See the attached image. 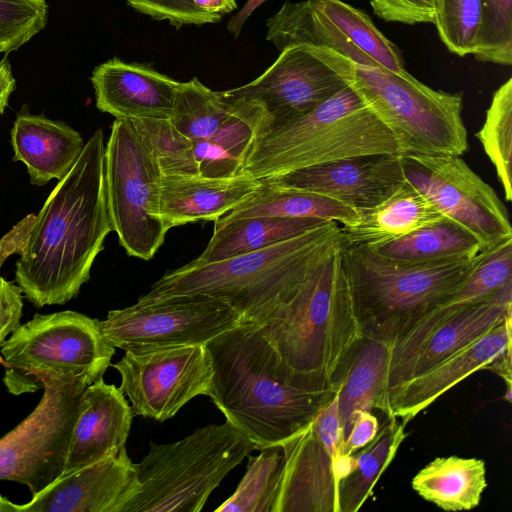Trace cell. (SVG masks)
Here are the masks:
<instances>
[{"label":"cell","mask_w":512,"mask_h":512,"mask_svg":"<svg viewBox=\"0 0 512 512\" xmlns=\"http://www.w3.org/2000/svg\"><path fill=\"white\" fill-rule=\"evenodd\" d=\"M282 47L301 45L329 66L394 135L401 155L461 156L468 149L461 93L435 90L388 70L347 39L310 0L292 4Z\"/></svg>","instance_id":"6da1fadb"},{"label":"cell","mask_w":512,"mask_h":512,"mask_svg":"<svg viewBox=\"0 0 512 512\" xmlns=\"http://www.w3.org/2000/svg\"><path fill=\"white\" fill-rule=\"evenodd\" d=\"M104 153V135L98 129L36 215L15 270L17 285L36 307L75 298L112 231Z\"/></svg>","instance_id":"7a4b0ae2"},{"label":"cell","mask_w":512,"mask_h":512,"mask_svg":"<svg viewBox=\"0 0 512 512\" xmlns=\"http://www.w3.org/2000/svg\"><path fill=\"white\" fill-rule=\"evenodd\" d=\"M205 347L212 366L207 396L255 449L281 445L336 394L288 383L275 350L253 323L241 322Z\"/></svg>","instance_id":"3957f363"},{"label":"cell","mask_w":512,"mask_h":512,"mask_svg":"<svg viewBox=\"0 0 512 512\" xmlns=\"http://www.w3.org/2000/svg\"><path fill=\"white\" fill-rule=\"evenodd\" d=\"M342 243L306 275L262 325L288 383L337 391L362 339L342 264Z\"/></svg>","instance_id":"277c9868"},{"label":"cell","mask_w":512,"mask_h":512,"mask_svg":"<svg viewBox=\"0 0 512 512\" xmlns=\"http://www.w3.org/2000/svg\"><path fill=\"white\" fill-rule=\"evenodd\" d=\"M342 243L341 227L326 221L282 242L225 260H195L167 271L141 300L203 294L227 302L242 322L262 325L309 271Z\"/></svg>","instance_id":"5b68a950"},{"label":"cell","mask_w":512,"mask_h":512,"mask_svg":"<svg viewBox=\"0 0 512 512\" xmlns=\"http://www.w3.org/2000/svg\"><path fill=\"white\" fill-rule=\"evenodd\" d=\"M492 249V248H491ZM491 249L436 262L396 260L363 245H343L342 264L362 338L390 347L449 299Z\"/></svg>","instance_id":"8992f818"},{"label":"cell","mask_w":512,"mask_h":512,"mask_svg":"<svg viewBox=\"0 0 512 512\" xmlns=\"http://www.w3.org/2000/svg\"><path fill=\"white\" fill-rule=\"evenodd\" d=\"M401 155L394 135L347 86L308 113L271 129L243 173L264 180L340 159Z\"/></svg>","instance_id":"52a82bcc"},{"label":"cell","mask_w":512,"mask_h":512,"mask_svg":"<svg viewBox=\"0 0 512 512\" xmlns=\"http://www.w3.org/2000/svg\"><path fill=\"white\" fill-rule=\"evenodd\" d=\"M255 446L227 420L174 443H150L136 463L139 492L123 512H199L226 475Z\"/></svg>","instance_id":"ba28073f"},{"label":"cell","mask_w":512,"mask_h":512,"mask_svg":"<svg viewBox=\"0 0 512 512\" xmlns=\"http://www.w3.org/2000/svg\"><path fill=\"white\" fill-rule=\"evenodd\" d=\"M115 349L98 319L71 310L35 314L0 347L3 383L13 395L36 392L50 377L93 383L111 365Z\"/></svg>","instance_id":"9c48e42d"},{"label":"cell","mask_w":512,"mask_h":512,"mask_svg":"<svg viewBox=\"0 0 512 512\" xmlns=\"http://www.w3.org/2000/svg\"><path fill=\"white\" fill-rule=\"evenodd\" d=\"M104 171L110 221L120 245L129 256L152 259L169 230L160 214L162 173L130 120L113 122Z\"/></svg>","instance_id":"30bf717a"},{"label":"cell","mask_w":512,"mask_h":512,"mask_svg":"<svg viewBox=\"0 0 512 512\" xmlns=\"http://www.w3.org/2000/svg\"><path fill=\"white\" fill-rule=\"evenodd\" d=\"M90 384L63 377L43 381L37 406L0 438V480L24 484L33 496L61 475L81 396Z\"/></svg>","instance_id":"8fae6325"},{"label":"cell","mask_w":512,"mask_h":512,"mask_svg":"<svg viewBox=\"0 0 512 512\" xmlns=\"http://www.w3.org/2000/svg\"><path fill=\"white\" fill-rule=\"evenodd\" d=\"M242 322L227 302L203 295H174L108 312L100 329L115 348L137 350L205 345Z\"/></svg>","instance_id":"7c38bea8"},{"label":"cell","mask_w":512,"mask_h":512,"mask_svg":"<svg viewBox=\"0 0 512 512\" xmlns=\"http://www.w3.org/2000/svg\"><path fill=\"white\" fill-rule=\"evenodd\" d=\"M341 446L335 394L309 424L281 444L284 468L273 512H338L339 482L354 467V455H343Z\"/></svg>","instance_id":"4fadbf2b"},{"label":"cell","mask_w":512,"mask_h":512,"mask_svg":"<svg viewBox=\"0 0 512 512\" xmlns=\"http://www.w3.org/2000/svg\"><path fill=\"white\" fill-rule=\"evenodd\" d=\"M404 181L440 213L470 231L482 249L512 238L508 210L494 189L460 157L401 155Z\"/></svg>","instance_id":"5bb4252c"},{"label":"cell","mask_w":512,"mask_h":512,"mask_svg":"<svg viewBox=\"0 0 512 512\" xmlns=\"http://www.w3.org/2000/svg\"><path fill=\"white\" fill-rule=\"evenodd\" d=\"M113 367L134 415L163 422L190 400L208 395L212 377L205 345L125 350Z\"/></svg>","instance_id":"9a60e30c"},{"label":"cell","mask_w":512,"mask_h":512,"mask_svg":"<svg viewBox=\"0 0 512 512\" xmlns=\"http://www.w3.org/2000/svg\"><path fill=\"white\" fill-rule=\"evenodd\" d=\"M345 86L329 66L305 47L293 45L280 51L259 77L223 91V95L229 100L244 97L261 103L273 129L308 113Z\"/></svg>","instance_id":"2e32d148"},{"label":"cell","mask_w":512,"mask_h":512,"mask_svg":"<svg viewBox=\"0 0 512 512\" xmlns=\"http://www.w3.org/2000/svg\"><path fill=\"white\" fill-rule=\"evenodd\" d=\"M135 463L126 448L61 475L9 512H123L139 492Z\"/></svg>","instance_id":"e0dca14e"},{"label":"cell","mask_w":512,"mask_h":512,"mask_svg":"<svg viewBox=\"0 0 512 512\" xmlns=\"http://www.w3.org/2000/svg\"><path fill=\"white\" fill-rule=\"evenodd\" d=\"M313 191L357 210L371 208L404 182L401 155L376 154L336 160L264 179Z\"/></svg>","instance_id":"ac0fdd59"},{"label":"cell","mask_w":512,"mask_h":512,"mask_svg":"<svg viewBox=\"0 0 512 512\" xmlns=\"http://www.w3.org/2000/svg\"><path fill=\"white\" fill-rule=\"evenodd\" d=\"M511 321L512 316L431 370L387 391L379 410L406 425L454 385L510 350Z\"/></svg>","instance_id":"d6986e66"},{"label":"cell","mask_w":512,"mask_h":512,"mask_svg":"<svg viewBox=\"0 0 512 512\" xmlns=\"http://www.w3.org/2000/svg\"><path fill=\"white\" fill-rule=\"evenodd\" d=\"M512 316V282L488 298L452 316L401 360L387 368L385 390L419 376L462 350L492 327Z\"/></svg>","instance_id":"ffe728a7"},{"label":"cell","mask_w":512,"mask_h":512,"mask_svg":"<svg viewBox=\"0 0 512 512\" xmlns=\"http://www.w3.org/2000/svg\"><path fill=\"white\" fill-rule=\"evenodd\" d=\"M133 417L120 388L105 383L103 376L88 385L81 396L61 475L125 449Z\"/></svg>","instance_id":"44dd1931"},{"label":"cell","mask_w":512,"mask_h":512,"mask_svg":"<svg viewBox=\"0 0 512 512\" xmlns=\"http://www.w3.org/2000/svg\"><path fill=\"white\" fill-rule=\"evenodd\" d=\"M96 106L116 119H169L180 82L148 65L112 58L91 77Z\"/></svg>","instance_id":"7402d4cb"},{"label":"cell","mask_w":512,"mask_h":512,"mask_svg":"<svg viewBox=\"0 0 512 512\" xmlns=\"http://www.w3.org/2000/svg\"><path fill=\"white\" fill-rule=\"evenodd\" d=\"M261 181L247 173L232 177L200 174L162 175L160 214L168 229L216 221L253 194Z\"/></svg>","instance_id":"603a6c76"},{"label":"cell","mask_w":512,"mask_h":512,"mask_svg":"<svg viewBox=\"0 0 512 512\" xmlns=\"http://www.w3.org/2000/svg\"><path fill=\"white\" fill-rule=\"evenodd\" d=\"M11 145L13 160L25 164L30 183L43 186L71 170L85 143L65 122L30 114L23 107L11 129Z\"/></svg>","instance_id":"cb8c5ba5"},{"label":"cell","mask_w":512,"mask_h":512,"mask_svg":"<svg viewBox=\"0 0 512 512\" xmlns=\"http://www.w3.org/2000/svg\"><path fill=\"white\" fill-rule=\"evenodd\" d=\"M229 101L232 110L220 129L211 137L194 142L197 170L202 176L232 177L243 173L253 149L272 127L261 103L244 97Z\"/></svg>","instance_id":"d4e9b609"},{"label":"cell","mask_w":512,"mask_h":512,"mask_svg":"<svg viewBox=\"0 0 512 512\" xmlns=\"http://www.w3.org/2000/svg\"><path fill=\"white\" fill-rule=\"evenodd\" d=\"M358 213L354 224L340 226L343 245L375 248L445 217L406 181L379 204Z\"/></svg>","instance_id":"484cf974"},{"label":"cell","mask_w":512,"mask_h":512,"mask_svg":"<svg viewBox=\"0 0 512 512\" xmlns=\"http://www.w3.org/2000/svg\"><path fill=\"white\" fill-rule=\"evenodd\" d=\"M512 282V238L493 247L462 286L428 313L406 336L391 346L390 362L396 363L432 331L465 308L476 304Z\"/></svg>","instance_id":"4316f807"},{"label":"cell","mask_w":512,"mask_h":512,"mask_svg":"<svg viewBox=\"0 0 512 512\" xmlns=\"http://www.w3.org/2000/svg\"><path fill=\"white\" fill-rule=\"evenodd\" d=\"M224 217L314 218L349 226L358 220L359 213L338 200L313 191L261 181L253 194Z\"/></svg>","instance_id":"83f0119b"},{"label":"cell","mask_w":512,"mask_h":512,"mask_svg":"<svg viewBox=\"0 0 512 512\" xmlns=\"http://www.w3.org/2000/svg\"><path fill=\"white\" fill-rule=\"evenodd\" d=\"M413 490L445 511L476 508L487 487L482 459L459 456L437 457L412 479Z\"/></svg>","instance_id":"f1b7e54d"},{"label":"cell","mask_w":512,"mask_h":512,"mask_svg":"<svg viewBox=\"0 0 512 512\" xmlns=\"http://www.w3.org/2000/svg\"><path fill=\"white\" fill-rule=\"evenodd\" d=\"M325 222L314 218L222 216L215 221L206 248L194 260L201 263L225 260L290 239Z\"/></svg>","instance_id":"f546056e"},{"label":"cell","mask_w":512,"mask_h":512,"mask_svg":"<svg viewBox=\"0 0 512 512\" xmlns=\"http://www.w3.org/2000/svg\"><path fill=\"white\" fill-rule=\"evenodd\" d=\"M389 359L390 346L385 342L362 338L356 346L336 392L342 444L349 433L352 413L378 408Z\"/></svg>","instance_id":"4dcf8cb0"},{"label":"cell","mask_w":512,"mask_h":512,"mask_svg":"<svg viewBox=\"0 0 512 512\" xmlns=\"http://www.w3.org/2000/svg\"><path fill=\"white\" fill-rule=\"evenodd\" d=\"M372 249L388 258L412 262L470 258L483 250L470 231L447 217Z\"/></svg>","instance_id":"1f68e13d"},{"label":"cell","mask_w":512,"mask_h":512,"mask_svg":"<svg viewBox=\"0 0 512 512\" xmlns=\"http://www.w3.org/2000/svg\"><path fill=\"white\" fill-rule=\"evenodd\" d=\"M405 425L396 417L388 418L376 437L354 455V467L338 485V512H356L371 495L379 476L394 458L406 437Z\"/></svg>","instance_id":"d6a6232c"},{"label":"cell","mask_w":512,"mask_h":512,"mask_svg":"<svg viewBox=\"0 0 512 512\" xmlns=\"http://www.w3.org/2000/svg\"><path fill=\"white\" fill-rule=\"evenodd\" d=\"M232 102L197 78L180 82L170 116L172 124L193 142L211 137L228 119Z\"/></svg>","instance_id":"836d02e7"},{"label":"cell","mask_w":512,"mask_h":512,"mask_svg":"<svg viewBox=\"0 0 512 512\" xmlns=\"http://www.w3.org/2000/svg\"><path fill=\"white\" fill-rule=\"evenodd\" d=\"M247 470L235 492L216 512H273L284 468L281 445L263 448L248 456Z\"/></svg>","instance_id":"e575fe53"},{"label":"cell","mask_w":512,"mask_h":512,"mask_svg":"<svg viewBox=\"0 0 512 512\" xmlns=\"http://www.w3.org/2000/svg\"><path fill=\"white\" fill-rule=\"evenodd\" d=\"M347 39L383 67L406 74L402 55L370 16L342 0H310Z\"/></svg>","instance_id":"d590c367"},{"label":"cell","mask_w":512,"mask_h":512,"mask_svg":"<svg viewBox=\"0 0 512 512\" xmlns=\"http://www.w3.org/2000/svg\"><path fill=\"white\" fill-rule=\"evenodd\" d=\"M484 152L495 167L505 199L512 200V78L493 94L485 120L476 133Z\"/></svg>","instance_id":"8d00e7d4"},{"label":"cell","mask_w":512,"mask_h":512,"mask_svg":"<svg viewBox=\"0 0 512 512\" xmlns=\"http://www.w3.org/2000/svg\"><path fill=\"white\" fill-rule=\"evenodd\" d=\"M130 121L162 175L198 174L194 142L182 134L170 119L140 118Z\"/></svg>","instance_id":"74e56055"},{"label":"cell","mask_w":512,"mask_h":512,"mask_svg":"<svg viewBox=\"0 0 512 512\" xmlns=\"http://www.w3.org/2000/svg\"><path fill=\"white\" fill-rule=\"evenodd\" d=\"M481 21V0H437L434 25L446 48L459 57L473 54Z\"/></svg>","instance_id":"f35d334b"},{"label":"cell","mask_w":512,"mask_h":512,"mask_svg":"<svg viewBox=\"0 0 512 512\" xmlns=\"http://www.w3.org/2000/svg\"><path fill=\"white\" fill-rule=\"evenodd\" d=\"M476 60L512 64V0H481Z\"/></svg>","instance_id":"ab89813d"},{"label":"cell","mask_w":512,"mask_h":512,"mask_svg":"<svg viewBox=\"0 0 512 512\" xmlns=\"http://www.w3.org/2000/svg\"><path fill=\"white\" fill-rule=\"evenodd\" d=\"M48 20L45 0H0V53H9L43 30Z\"/></svg>","instance_id":"60d3db41"},{"label":"cell","mask_w":512,"mask_h":512,"mask_svg":"<svg viewBox=\"0 0 512 512\" xmlns=\"http://www.w3.org/2000/svg\"><path fill=\"white\" fill-rule=\"evenodd\" d=\"M143 14L156 20H167L172 26L202 25L213 23L212 19L199 10L191 0H126Z\"/></svg>","instance_id":"b9f144b4"},{"label":"cell","mask_w":512,"mask_h":512,"mask_svg":"<svg viewBox=\"0 0 512 512\" xmlns=\"http://www.w3.org/2000/svg\"><path fill=\"white\" fill-rule=\"evenodd\" d=\"M375 15L388 22L434 23L437 0H370Z\"/></svg>","instance_id":"7bdbcfd3"},{"label":"cell","mask_w":512,"mask_h":512,"mask_svg":"<svg viewBox=\"0 0 512 512\" xmlns=\"http://www.w3.org/2000/svg\"><path fill=\"white\" fill-rule=\"evenodd\" d=\"M23 311L21 288L0 277V347L19 326Z\"/></svg>","instance_id":"ee69618b"},{"label":"cell","mask_w":512,"mask_h":512,"mask_svg":"<svg viewBox=\"0 0 512 512\" xmlns=\"http://www.w3.org/2000/svg\"><path fill=\"white\" fill-rule=\"evenodd\" d=\"M379 422L369 410H356L349 421V433L342 444L341 453L352 456L357 450L364 448L376 437Z\"/></svg>","instance_id":"f6af8a7d"},{"label":"cell","mask_w":512,"mask_h":512,"mask_svg":"<svg viewBox=\"0 0 512 512\" xmlns=\"http://www.w3.org/2000/svg\"><path fill=\"white\" fill-rule=\"evenodd\" d=\"M36 215L29 214L0 239V268L13 254L24 253Z\"/></svg>","instance_id":"bcb514c9"},{"label":"cell","mask_w":512,"mask_h":512,"mask_svg":"<svg viewBox=\"0 0 512 512\" xmlns=\"http://www.w3.org/2000/svg\"><path fill=\"white\" fill-rule=\"evenodd\" d=\"M192 3L202 12L207 14L213 21L218 22L221 18L237 8L236 0H191Z\"/></svg>","instance_id":"7dc6e473"},{"label":"cell","mask_w":512,"mask_h":512,"mask_svg":"<svg viewBox=\"0 0 512 512\" xmlns=\"http://www.w3.org/2000/svg\"><path fill=\"white\" fill-rule=\"evenodd\" d=\"M16 82L12 75L10 62L5 56L0 60V116L3 114L8 100L15 89Z\"/></svg>","instance_id":"c3c4849f"},{"label":"cell","mask_w":512,"mask_h":512,"mask_svg":"<svg viewBox=\"0 0 512 512\" xmlns=\"http://www.w3.org/2000/svg\"><path fill=\"white\" fill-rule=\"evenodd\" d=\"M267 0H247L244 6L228 22L227 30L237 38L251 14Z\"/></svg>","instance_id":"681fc988"}]
</instances>
